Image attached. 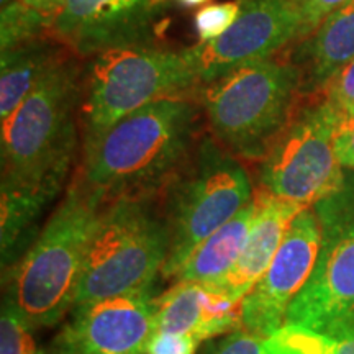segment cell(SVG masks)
I'll return each instance as SVG.
<instances>
[{
	"mask_svg": "<svg viewBox=\"0 0 354 354\" xmlns=\"http://www.w3.org/2000/svg\"><path fill=\"white\" fill-rule=\"evenodd\" d=\"M197 104L190 94L161 97L82 143V179L107 202L153 197L189 158Z\"/></svg>",
	"mask_w": 354,
	"mask_h": 354,
	"instance_id": "obj_1",
	"label": "cell"
},
{
	"mask_svg": "<svg viewBox=\"0 0 354 354\" xmlns=\"http://www.w3.org/2000/svg\"><path fill=\"white\" fill-rule=\"evenodd\" d=\"M77 56H66L2 122V185L55 198L77 151L82 73Z\"/></svg>",
	"mask_w": 354,
	"mask_h": 354,
	"instance_id": "obj_2",
	"label": "cell"
},
{
	"mask_svg": "<svg viewBox=\"0 0 354 354\" xmlns=\"http://www.w3.org/2000/svg\"><path fill=\"white\" fill-rule=\"evenodd\" d=\"M107 203L77 172L59 205L8 271L6 302L33 330L56 325L73 310L88 243Z\"/></svg>",
	"mask_w": 354,
	"mask_h": 354,
	"instance_id": "obj_3",
	"label": "cell"
},
{
	"mask_svg": "<svg viewBox=\"0 0 354 354\" xmlns=\"http://www.w3.org/2000/svg\"><path fill=\"white\" fill-rule=\"evenodd\" d=\"M253 196L250 176L238 156L212 136L198 141L166 184L169 254L161 276L174 279L187 256L245 209Z\"/></svg>",
	"mask_w": 354,
	"mask_h": 354,
	"instance_id": "obj_4",
	"label": "cell"
},
{
	"mask_svg": "<svg viewBox=\"0 0 354 354\" xmlns=\"http://www.w3.org/2000/svg\"><path fill=\"white\" fill-rule=\"evenodd\" d=\"M299 69L269 59L233 71L194 94L215 140L243 159H263L295 113Z\"/></svg>",
	"mask_w": 354,
	"mask_h": 354,
	"instance_id": "obj_5",
	"label": "cell"
},
{
	"mask_svg": "<svg viewBox=\"0 0 354 354\" xmlns=\"http://www.w3.org/2000/svg\"><path fill=\"white\" fill-rule=\"evenodd\" d=\"M167 254L169 230L151 197L109 202L88 243L73 308L151 289Z\"/></svg>",
	"mask_w": 354,
	"mask_h": 354,
	"instance_id": "obj_6",
	"label": "cell"
},
{
	"mask_svg": "<svg viewBox=\"0 0 354 354\" xmlns=\"http://www.w3.org/2000/svg\"><path fill=\"white\" fill-rule=\"evenodd\" d=\"M196 87L183 51L143 44L92 56L82 73V141L95 140L127 115L161 97L194 94Z\"/></svg>",
	"mask_w": 354,
	"mask_h": 354,
	"instance_id": "obj_7",
	"label": "cell"
},
{
	"mask_svg": "<svg viewBox=\"0 0 354 354\" xmlns=\"http://www.w3.org/2000/svg\"><path fill=\"white\" fill-rule=\"evenodd\" d=\"M312 209L322 227L320 253L286 323L335 333L354 323V177Z\"/></svg>",
	"mask_w": 354,
	"mask_h": 354,
	"instance_id": "obj_8",
	"label": "cell"
},
{
	"mask_svg": "<svg viewBox=\"0 0 354 354\" xmlns=\"http://www.w3.org/2000/svg\"><path fill=\"white\" fill-rule=\"evenodd\" d=\"M336 123L325 97L294 113L261 159L259 187L307 209L342 189L346 176L335 151Z\"/></svg>",
	"mask_w": 354,
	"mask_h": 354,
	"instance_id": "obj_9",
	"label": "cell"
},
{
	"mask_svg": "<svg viewBox=\"0 0 354 354\" xmlns=\"http://www.w3.org/2000/svg\"><path fill=\"white\" fill-rule=\"evenodd\" d=\"M240 15L221 37L183 50L196 79V91L233 71L269 59L300 38L302 21L294 0H240Z\"/></svg>",
	"mask_w": 354,
	"mask_h": 354,
	"instance_id": "obj_10",
	"label": "cell"
},
{
	"mask_svg": "<svg viewBox=\"0 0 354 354\" xmlns=\"http://www.w3.org/2000/svg\"><path fill=\"white\" fill-rule=\"evenodd\" d=\"M167 0H66L53 38L82 59L109 50L154 44Z\"/></svg>",
	"mask_w": 354,
	"mask_h": 354,
	"instance_id": "obj_11",
	"label": "cell"
},
{
	"mask_svg": "<svg viewBox=\"0 0 354 354\" xmlns=\"http://www.w3.org/2000/svg\"><path fill=\"white\" fill-rule=\"evenodd\" d=\"M320 245L322 227L315 210L304 209L290 221L263 277L243 299V328L269 338L286 325L287 310L312 276Z\"/></svg>",
	"mask_w": 354,
	"mask_h": 354,
	"instance_id": "obj_12",
	"label": "cell"
},
{
	"mask_svg": "<svg viewBox=\"0 0 354 354\" xmlns=\"http://www.w3.org/2000/svg\"><path fill=\"white\" fill-rule=\"evenodd\" d=\"M156 331L151 289L71 310L46 354H145Z\"/></svg>",
	"mask_w": 354,
	"mask_h": 354,
	"instance_id": "obj_13",
	"label": "cell"
},
{
	"mask_svg": "<svg viewBox=\"0 0 354 354\" xmlns=\"http://www.w3.org/2000/svg\"><path fill=\"white\" fill-rule=\"evenodd\" d=\"M156 331L189 335L201 342L243 328V300L221 286L176 282L154 297Z\"/></svg>",
	"mask_w": 354,
	"mask_h": 354,
	"instance_id": "obj_14",
	"label": "cell"
},
{
	"mask_svg": "<svg viewBox=\"0 0 354 354\" xmlns=\"http://www.w3.org/2000/svg\"><path fill=\"white\" fill-rule=\"evenodd\" d=\"M253 201L254 215L246 245L232 272L220 284L230 295L241 300L272 263L290 221L307 209L295 202L274 196L263 187L256 189Z\"/></svg>",
	"mask_w": 354,
	"mask_h": 354,
	"instance_id": "obj_15",
	"label": "cell"
},
{
	"mask_svg": "<svg viewBox=\"0 0 354 354\" xmlns=\"http://www.w3.org/2000/svg\"><path fill=\"white\" fill-rule=\"evenodd\" d=\"M354 59V0L330 13L300 44L292 64L299 69L300 92H323Z\"/></svg>",
	"mask_w": 354,
	"mask_h": 354,
	"instance_id": "obj_16",
	"label": "cell"
},
{
	"mask_svg": "<svg viewBox=\"0 0 354 354\" xmlns=\"http://www.w3.org/2000/svg\"><path fill=\"white\" fill-rule=\"evenodd\" d=\"M64 50L68 48L57 39L41 37L0 53V122L10 117L43 77L69 56Z\"/></svg>",
	"mask_w": 354,
	"mask_h": 354,
	"instance_id": "obj_17",
	"label": "cell"
},
{
	"mask_svg": "<svg viewBox=\"0 0 354 354\" xmlns=\"http://www.w3.org/2000/svg\"><path fill=\"white\" fill-rule=\"evenodd\" d=\"M253 215L254 201H251L187 256L174 276V281L220 286L240 259Z\"/></svg>",
	"mask_w": 354,
	"mask_h": 354,
	"instance_id": "obj_18",
	"label": "cell"
},
{
	"mask_svg": "<svg viewBox=\"0 0 354 354\" xmlns=\"http://www.w3.org/2000/svg\"><path fill=\"white\" fill-rule=\"evenodd\" d=\"M269 354H354V323L335 333L286 325L266 338Z\"/></svg>",
	"mask_w": 354,
	"mask_h": 354,
	"instance_id": "obj_19",
	"label": "cell"
},
{
	"mask_svg": "<svg viewBox=\"0 0 354 354\" xmlns=\"http://www.w3.org/2000/svg\"><path fill=\"white\" fill-rule=\"evenodd\" d=\"M55 17L39 12L24 0H12L0 13V51L33 41L51 30Z\"/></svg>",
	"mask_w": 354,
	"mask_h": 354,
	"instance_id": "obj_20",
	"label": "cell"
},
{
	"mask_svg": "<svg viewBox=\"0 0 354 354\" xmlns=\"http://www.w3.org/2000/svg\"><path fill=\"white\" fill-rule=\"evenodd\" d=\"M32 330L10 304L3 302L0 317V354H46L38 348Z\"/></svg>",
	"mask_w": 354,
	"mask_h": 354,
	"instance_id": "obj_21",
	"label": "cell"
},
{
	"mask_svg": "<svg viewBox=\"0 0 354 354\" xmlns=\"http://www.w3.org/2000/svg\"><path fill=\"white\" fill-rule=\"evenodd\" d=\"M240 10V0L212 3V6H205L201 10H197L194 15V26H196L198 41L209 43L221 37L238 19Z\"/></svg>",
	"mask_w": 354,
	"mask_h": 354,
	"instance_id": "obj_22",
	"label": "cell"
},
{
	"mask_svg": "<svg viewBox=\"0 0 354 354\" xmlns=\"http://www.w3.org/2000/svg\"><path fill=\"white\" fill-rule=\"evenodd\" d=\"M201 354H269L266 338L251 333L246 328H238L227 335L216 336L203 344Z\"/></svg>",
	"mask_w": 354,
	"mask_h": 354,
	"instance_id": "obj_23",
	"label": "cell"
},
{
	"mask_svg": "<svg viewBox=\"0 0 354 354\" xmlns=\"http://www.w3.org/2000/svg\"><path fill=\"white\" fill-rule=\"evenodd\" d=\"M323 97L338 113V117L354 112V59L342 73L336 74L333 81L323 91Z\"/></svg>",
	"mask_w": 354,
	"mask_h": 354,
	"instance_id": "obj_24",
	"label": "cell"
},
{
	"mask_svg": "<svg viewBox=\"0 0 354 354\" xmlns=\"http://www.w3.org/2000/svg\"><path fill=\"white\" fill-rule=\"evenodd\" d=\"M295 6L299 8L300 21V38H307L318 28L330 13L338 10L339 7L346 6L351 0H294Z\"/></svg>",
	"mask_w": 354,
	"mask_h": 354,
	"instance_id": "obj_25",
	"label": "cell"
},
{
	"mask_svg": "<svg viewBox=\"0 0 354 354\" xmlns=\"http://www.w3.org/2000/svg\"><path fill=\"white\" fill-rule=\"evenodd\" d=\"M201 343V339L189 335L154 331L145 354H197Z\"/></svg>",
	"mask_w": 354,
	"mask_h": 354,
	"instance_id": "obj_26",
	"label": "cell"
},
{
	"mask_svg": "<svg viewBox=\"0 0 354 354\" xmlns=\"http://www.w3.org/2000/svg\"><path fill=\"white\" fill-rule=\"evenodd\" d=\"M335 151L343 169L354 171V112L338 117L335 130Z\"/></svg>",
	"mask_w": 354,
	"mask_h": 354,
	"instance_id": "obj_27",
	"label": "cell"
},
{
	"mask_svg": "<svg viewBox=\"0 0 354 354\" xmlns=\"http://www.w3.org/2000/svg\"><path fill=\"white\" fill-rule=\"evenodd\" d=\"M24 2L35 7L39 12H44L48 13V15L56 17L57 12L63 8L66 0H24Z\"/></svg>",
	"mask_w": 354,
	"mask_h": 354,
	"instance_id": "obj_28",
	"label": "cell"
},
{
	"mask_svg": "<svg viewBox=\"0 0 354 354\" xmlns=\"http://www.w3.org/2000/svg\"><path fill=\"white\" fill-rule=\"evenodd\" d=\"M176 2L183 7H197V6H202V3L209 2V0H176Z\"/></svg>",
	"mask_w": 354,
	"mask_h": 354,
	"instance_id": "obj_29",
	"label": "cell"
}]
</instances>
